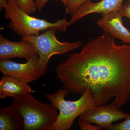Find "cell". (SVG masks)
<instances>
[{
	"mask_svg": "<svg viewBox=\"0 0 130 130\" xmlns=\"http://www.w3.org/2000/svg\"><path fill=\"white\" fill-rule=\"evenodd\" d=\"M90 0H68L66 7V14L72 15L79 8Z\"/></svg>",
	"mask_w": 130,
	"mask_h": 130,
	"instance_id": "cell-14",
	"label": "cell"
},
{
	"mask_svg": "<svg viewBox=\"0 0 130 130\" xmlns=\"http://www.w3.org/2000/svg\"><path fill=\"white\" fill-rule=\"evenodd\" d=\"M32 92V89L28 84L18 79L3 75L0 80V98H13L18 96Z\"/></svg>",
	"mask_w": 130,
	"mask_h": 130,
	"instance_id": "cell-11",
	"label": "cell"
},
{
	"mask_svg": "<svg viewBox=\"0 0 130 130\" xmlns=\"http://www.w3.org/2000/svg\"><path fill=\"white\" fill-rule=\"evenodd\" d=\"M15 1L18 6L28 14L35 13L37 10L34 0H15Z\"/></svg>",
	"mask_w": 130,
	"mask_h": 130,
	"instance_id": "cell-13",
	"label": "cell"
},
{
	"mask_svg": "<svg viewBox=\"0 0 130 130\" xmlns=\"http://www.w3.org/2000/svg\"><path fill=\"white\" fill-rule=\"evenodd\" d=\"M4 9V16L6 19L10 20L9 28L17 35L28 36L38 35L40 32L54 28L58 31L65 32L71 25L67 21L66 18L51 23L42 19L32 17L20 9L17 6L15 0H8Z\"/></svg>",
	"mask_w": 130,
	"mask_h": 130,
	"instance_id": "cell-4",
	"label": "cell"
},
{
	"mask_svg": "<svg viewBox=\"0 0 130 130\" xmlns=\"http://www.w3.org/2000/svg\"><path fill=\"white\" fill-rule=\"evenodd\" d=\"M56 29L51 28L41 34L21 38L34 47L39 56L37 69L39 78L44 76L48 71L49 60L55 55H62L81 46L82 41L73 42H61L57 39Z\"/></svg>",
	"mask_w": 130,
	"mask_h": 130,
	"instance_id": "cell-5",
	"label": "cell"
},
{
	"mask_svg": "<svg viewBox=\"0 0 130 130\" xmlns=\"http://www.w3.org/2000/svg\"><path fill=\"white\" fill-rule=\"evenodd\" d=\"M128 115L113 102L109 105L97 106L86 110L78 116V121L95 124L108 130L113 123L125 119Z\"/></svg>",
	"mask_w": 130,
	"mask_h": 130,
	"instance_id": "cell-6",
	"label": "cell"
},
{
	"mask_svg": "<svg viewBox=\"0 0 130 130\" xmlns=\"http://www.w3.org/2000/svg\"><path fill=\"white\" fill-rule=\"evenodd\" d=\"M12 105L23 117L25 130H51L59 113L52 105L26 93L13 98Z\"/></svg>",
	"mask_w": 130,
	"mask_h": 130,
	"instance_id": "cell-2",
	"label": "cell"
},
{
	"mask_svg": "<svg viewBox=\"0 0 130 130\" xmlns=\"http://www.w3.org/2000/svg\"><path fill=\"white\" fill-rule=\"evenodd\" d=\"M78 125L82 130H102V127L97 125H93L92 124L83 121H78Z\"/></svg>",
	"mask_w": 130,
	"mask_h": 130,
	"instance_id": "cell-16",
	"label": "cell"
},
{
	"mask_svg": "<svg viewBox=\"0 0 130 130\" xmlns=\"http://www.w3.org/2000/svg\"><path fill=\"white\" fill-rule=\"evenodd\" d=\"M24 130V119L13 105L1 108L0 130Z\"/></svg>",
	"mask_w": 130,
	"mask_h": 130,
	"instance_id": "cell-12",
	"label": "cell"
},
{
	"mask_svg": "<svg viewBox=\"0 0 130 130\" xmlns=\"http://www.w3.org/2000/svg\"><path fill=\"white\" fill-rule=\"evenodd\" d=\"M124 0H102L94 3L88 2L79 8L71 16L70 22L73 24L88 14L93 13L104 14L113 12L120 11L123 6Z\"/></svg>",
	"mask_w": 130,
	"mask_h": 130,
	"instance_id": "cell-10",
	"label": "cell"
},
{
	"mask_svg": "<svg viewBox=\"0 0 130 130\" xmlns=\"http://www.w3.org/2000/svg\"><path fill=\"white\" fill-rule=\"evenodd\" d=\"M38 59L37 54L25 63H16L10 59L1 60L0 71L3 75L15 78L28 84L39 79L37 69Z\"/></svg>",
	"mask_w": 130,
	"mask_h": 130,
	"instance_id": "cell-7",
	"label": "cell"
},
{
	"mask_svg": "<svg viewBox=\"0 0 130 130\" xmlns=\"http://www.w3.org/2000/svg\"><path fill=\"white\" fill-rule=\"evenodd\" d=\"M56 76L70 93L83 95L87 89L97 106L114 98L118 107L130 100V45H118L104 31L79 52L70 54L57 66Z\"/></svg>",
	"mask_w": 130,
	"mask_h": 130,
	"instance_id": "cell-1",
	"label": "cell"
},
{
	"mask_svg": "<svg viewBox=\"0 0 130 130\" xmlns=\"http://www.w3.org/2000/svg\"><path fill=\"white\" fill-rule=\"evenodd\" d=\"M108 130H130V113L123 122L111 126Z\"/></svg>",
	"mask_w": 130,
	"mask_h": 130,
	"instance_id": "cell-15",
	"label": "cell"
},
{
	"mask_svg": "<svg viewBox=\"0 0 130 130\" xmlns=\"http://www.w3.org/2000/svg\"><path fill=\"white\" fill-rule=\"evenodd\" d=\"M102 18L96 24L114 38L120 40L123 43L130 44V31L123 24V16L120 11L102 14Z\"/></svg>",
	"mask_w": 130,
	"mask_h": 130,
	"instance_id": "cell-9",
	"label": "cell"
},
{
	"mask_svg": "<svg viewBox=\"0 0 130 130\" xmlns=\"http://www.w3.org/2000/svg\"><path fill=\"white\" fill-rule=\"evenodd\" d=\"M69 91L65 88L59 89L53 94H45L51 105L59 111L56 122L51 130H69L77 117L85 111L97 106L93 94L87 89L82 96L75 101L65 99Z\"/></svg>",
	"mask_w": 130,
	"mask_h": 130,
	"instance_id": "cell-3",
	"label": "cell"
},
{
	"mask_svg": "<svg viewBox=\"0 0 130 130\" xmlns=\"http://www.w3.org/2000/svg\"><path fill=\"white\" fill-rule=\"evenodd\" d=\"M120 12L123 17H126L130 20V0H128L125 4H123Z\"/></svg>",
	"mask_w": 130,
	"mask_h": 130,
	"instance_id": "cell-18",
	"label": "cell"
},
{
	"mask_svg": "<svg viewBox=\"0 0 130 130\" xmlns=\"http://www.w3.org/2000/svg\"><path fill=\"white\" fill-rule=\"evenodd\" d=\"M34 47L28 42L12 41L0 35V61L12 58H23L26 61L37 55Z\"/></svg>",
	"mask_w": 130,
	"mask_h": 130,
	"instance_id": "cell-8",
	"label": "cell"
},
{
	"mask_svg": "<svg viewBox=\"0 0 130 130\" xmlns=\"http://www.w3.org/2000/svg\"><path fill=\"white\" fill-rule=\"evenodd\" d=\"M50 0H36L35 1L37 9L38 11L41 12L43 9L47 2ZM55 1H60L63 3L65 7L67 6L68 0H55Z\"/></svg>",
	"mask_w": 130,
	"mask_h": 130,
	"instance_id": "cell-17",
	"label": "cell"
}]
</instances>
